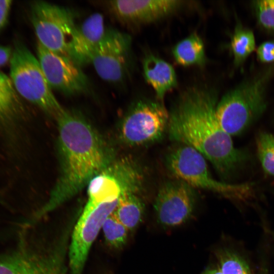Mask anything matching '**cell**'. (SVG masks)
Returning a JSON list of instances; mask_svg holds the SVG:
<instances>
[{"label": "cell", "instance_id": "cell-1", "mask_svg": "<svg viewBox=\"0 0 274 274\" xmlns=\"http://www.w3.org/2000/svg\"><path fill=\"white\" fill-rule=\"evenodd\" d=\"M217 98L209 89L190 88L169 113L167 129L173 141L193 148L209 160L219 175L229 178L249 160L248 153L235 148L216 115Z\"/></svg>", "mask_w": 274, "mask_h": 274}, {"label": "cell", "instance_id": "cell-2", "mask_svg": "<svg viewBox=\"0 0 274 274\" xmlns=\"http://www.w3.org/2000/svg\"><path fill=\"white\" fill-rule=\"evenodd\" d=\"M56 121L60 173L48 200L36 215L38 218L72 198L113 162L103 139L83 117L65 110Z\"/></svg>", "mask_w": 274, "mask_h": 274}, {"label": "cell", "instance_id": "cell-3", "mask_svg": "<svg viewBox=\"0 0 274 274\" xmlns=\"http://www.w3.org/2000/svg\"><path fill=\"white\" fill-rule=\"evenodd\" d=\"M271 74L269 70L244 81L217 102L218 122L231 136L244 132L266 110V88Z\"/></svg>", "mask_w": 274, "mask_h": 274}, {"label": "cell", "instance_id": "cell-4", "mask_svg": "<svg viewBox=\"0 0 274 274\" xmlns=\"http://www.w3.org/2000/svg\"><path fill=\"white\" fill-rule=\"evenodd\" d=\"M10 78L20 96L56 120L64 113L35 57L22 42H15L10 59Z\"/></svg>", "mask_w": 274, "mask_h": 274}, {"label": "cell", "instance_id": "cell-5", "mask_svg": "<svg viewBox=\"0 0 274 274\" xmlns=\"http://www.w3.org/2000/svg\"><path fill=\"white\" fill-rule=\"evenodd\" d=\"M165 164L178 179L193 188L208 190L240 200H246L254 195L251 184H232L214 179L209 173L204 157L190 146L181 144L170 151L166 156Z\"/></svg>", "mask_w": 274, "mask_h": 274}, {"label": "cell", "instance_id": "cell-6", "mask_svg": "<svg viewBox=\"0 0 274 274\" xmlns=\"http://www.w3.org/2000/svg\"><path fill=\"white\" fill-rule=\"evenodd\" d=\"M74 223L46 248L22 249L0 256V274H68L67 257Z\"/></svg>", "mask_w": 274, "mask_h": 274}, {"label": "cell", "instance_id": "cell-7", "mask_svg": "<svg viewBox=\"0 0 274 274\" xmlns=\"http://www.w3.org/2000/svg\"><path fill=\"white\" fill-rule=\"evenodd\" d=\"M30 19L38 43L67 56L68 45L77 26L69 10L47 2L36 1L31 5Z\"/></svg>", "mask_w": 274, "mask_h": 274}, {"label": "cell", "instance_id": "cell-8", "mask_svg": "<svg viewBox=\"0 0 274 274\" xmlns=\"http://www.w3.org/2000/svg\"><path fill=\"white\" fill-rule=\"evenodd\" d=\"M169 113L161 102L141 99L124 116L120 127L121 141L129 146L157 141L167 128Z\"/></svg>", "mask_w": 274, "mask_h": 274}, {"label": "cell", "instance_id": "cell-9", "mask_svg": "<svg viewBox=\"0 0 274 274\" xmlns=\"http://www.w3.org/2000/svg\"><path fill=\"white\" fill-rule=\"evenodd\" d=\"M118 199L94 208L84 207L74 226L68 250V274H82L90 249Z\"/></svg>", "mask_w": 274, "mask_h": 274}, {"label": "cell", "instance_id": "cell-10", "mask_svg": "<svg viewBox=\"0 0 274 274\" xmlns=\"http://www.w3.org/2000/svg\"><path fill=\"white\" fill-rule=\"evenodd\" d=\"M131 45L129 35L115 29H106L90 61L100 78L112 83L124 80L128 71Z\"/></svg>", "mask_w": 274, "mask_h": 274}, {"label": "cell", "instance_id": "cell-11", "mask_svg": "<svg viewBox=\"0 0 274 274\" xmlns=\"http://www.w3.org/2000/svg\"><path fill=\"white\" fill-rule=\"evenodd\" d=\"M37 50L38 59L51 89L70 95L87 89L86 76L81 66L69 57L52 52L39 43Z\"/></svg>", "mask_w": 274, "mask_h": 274}, {"label": "cell", "instance_id": "cell-12", "mask_svg": "<svg viewBox=\"0 0 274 274\" xmlns=\"http://www.w3.org/2000/svg\"><path fill=\"white\" fill-rule=\"evenodd\" d=\"M194 188L177 179L163 184L159 188L154 204L158 221L166 226L185 222L191 215L195 204Z\"/></svg>", "mask_w": 274, "mask_h": 274}, {"label": "cell", "instance_id": "cell-13", "mask_svg": "<svg viewBox=\"0 0 274 274\" xmlns=\"http://www.w3.org/2000/svg\"><path fill=\"white\" fill-rule=\"evenodd\" d=\"M184 2L178 0H114L107 2L110 14L126 25L156 22L180 10Z\"/></svg>", "mask_w": 274, "mask_h": 274}, {"label": "cell", "instance_id": "cell-14", "mask_svg": "<svg viewBox=\"0 0 274 274\" xmlns=\"http://www.w3.org/2000/svg\"><path fill=\"white\" fill-rule=\"evenodd\" d=\"M106 29L101 14L96 13L89 16L77 26L68 45L67 56L80 66L90 63Z\"/></svg>", "mask_w": 274, "mask_h": 274}, {"label": "cell", "instance_id": "cell-15", "mask_svg": "<svg viewBox=\"0 0 274 274\" xmlns=\"http://www.w3.org/2000/svg\"><path fill=\"white\" fill-rule=\"evenodd\" d=\"M124 192H134L130 184L120 174L109 166L88 183L86 203L95 206L112 202L118 199Z\"/></svg>", "mask_w": 274, "mask_h": 274}, {"label": "cell", "instance_id": "cell-16", "mask_svg": "<svg viewBox=\"0 0 274 274\" xmlns=\"http://www.w3.org/2000/svg\"><path fill=\"white\" fill-rule=\"evenodd\" d=\"M143 70L146 81L152 86L160 100H163L166 94L177 85L173 66L154 54H149L145 57Z\"/></svg>", "mask_w": 274, "mask_h": 274}, {"label": "cell", "instance_id": "cell-17", "mask_svg": "<svg viewBox=\"0 0 274 274\" xmlns=\"http://www.w3.org/2000/svg\"><path fill=\"white\" fill-rule=\"evenodd\" d=\"M20 96L11 78L0 72V124H11L22 114Z\"/></svg>", "mask_w": 274, "mask_h": 274}, {"label": "cell", "instance_id": "cell-18", "mask_svg": "<svg viewBox=\"0 0 274 274\" xmlns=\"http://www.w3.org/2000/svg\"><path fill=\"white\" fill-rule=\"evenodd\" d=\"M172 54L176 62L184 66H202L206 61L203 41L196 33L177 43L173 48Z\"/></svg>", "mask_w": 274, "mask_h": 274}, {"label": "cell", "instance_id": "cell-19", "mask_svg": "<svg viewBox=\"0 0 274 274\" xmlns=\"http://www.w3.org/2000/svg\"><path fill=\"white\" fill-rule=\"evenodd\" d=\"M136 193L132 192L122 193L113 212L128 230H133L139 224L144 213V204Z\"/></svg>", "mask_w": 274, "mask_h": 274}, {"label": "cell", "instance_id": "cell-20", "mask_svg": "<svg viewBox=\"0 0 274 274\" xmlns=\"http://www.w3.org/2000/svg\"><path fill=\"white\" fill-rule=\"evenodd\" d=\"M255 40L252 31L241 25H237L230 43L234 64L236 66L241 64L255 50Z\"/></svg>", "mask_w": 274, "mask_h": 274}, {"label": "cell", "instance_id": "cell-21", "mask_svg": "<svg viewBox=\"0 0 274 274\" xmlns=\"http://www.w3.org/2000/svg\"><path fill=\"white\" fill-rule=\"evenodd\" d=\"M257 153L264 172L274 176V135L266 132H260L256 141Z\"/></svg>", "mask_w": 274, "mask_h": 274}, {"label": "cell", "instance_id": "cell-22", "mask_svg": "<svg viewBox=\"0 0 274 274\" xmlns=\"http://www.w3.org/2000/svg\"><path fill=\"white\" fill-rule=\"evenodd\" d=\"M107 244L119 249L126 243L128 230L112 213L105 220L102 228Z\"/></svg>", "mask_w": 274, "mask_h": 274}, {"label": "cell", "instance_id": "cell-23", "mask_svg": "<svg viewBox=\"0 0 274 274\" xmlns=\"http://www.w3.org/2000/svg\"><path fill=\"white\" fill-rule=\"evenodd\" d=\"M218 268L223 274H252L246 262L230 252H224L219 255Z\"/></svg>", "mask_w": 274, "mask_h": 274}, {"label": "cell", "instance_id": "cell-24", "mask_svg": "<svg viewBox=\"0 0 274 274\" xmlns=\"http://www.w3.org/2000/svg\"><path fill=\"white\" fill-rule=\"evenodd\" d=\"M254 7L259 23L274 31V0L256 1Z\"/></svg>", "mask_w": 274, "mask_h": 274}, {"label": "cell", "instance_id": "cell-25", "mask_svg": "<svg viewBox=\"0 0 274 274\" xmlns=\"http://www.w3.org/2000/svg\"><path fill=\"white\" fill-rule=\"evenodd\" d=\"M258 58L262 62L274 61V41H266L262 43L257 50Z\"/></svg>", "mask_w": 274, "mask_h": 274}, {"label": "cell", "instance_id": "cell-26", "mask_svg": "<svg viewBox=\"0 0 274 274\" xmlns=\"http://www.w3.org/2000/svg\"><path fill=\"white\" fill-rule=\"evenodd\" d=\"M12 4L11 0H0V31L7 23Z\"/></svg>", "mask_w": 274, "mask_h": 274}, {"label": "cell", "instance_id": "cell-27", "mask_svg": "<svg viewBox=\"0 0 274 274\" xmlns=\"http://www.w3.org/2000/svg\"><path fill=\"white\" fill-rule=\"evenodd\" d=\"M13 49L9 46L0 45V66L10 60Z\"/></svg>", "mask_w": 274, "mask_h": 274}, {"label": "cell", "instance_id": "cell-28", "mask_svg": "<svg viewBox=\"0 0 274 274\" xmlns=\"http://www.w3.org/2000/svg\"><path fill=\"white\" fill-rule=\"evenodd\" d=\"M202 274H223L220 269L218 267L217 268L210 269L206 271Z\"/></svg>", "mask_w": 274, "mask_h": 274}]
</instances>
